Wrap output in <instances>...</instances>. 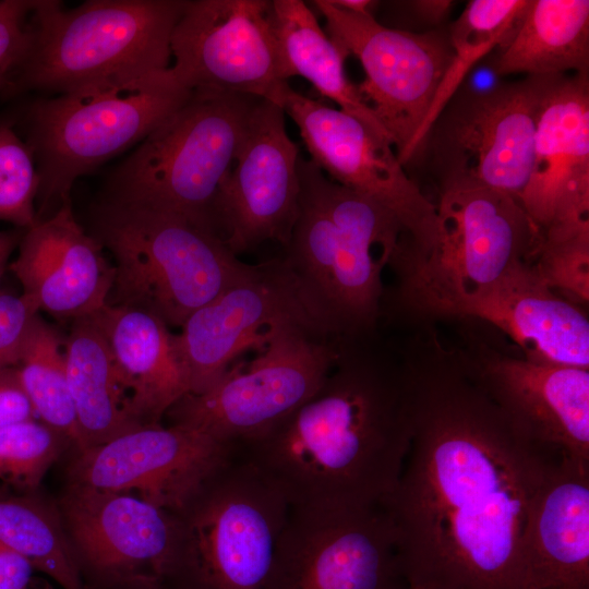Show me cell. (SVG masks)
<instances>
[{
	"mask_svg": "<svg viewBox=\"0 0 589 589\" xmlns=\"http://www.w3.org/2000/svg\"><path fill=\"white\" fill-rule=\"evenodd\" d=\"M497 75L588 74L589 1L529 0L510 37L500 47Z\"/></svg>",
	"mask_w": 589,
	"mask_h": 589,
	"instance_id": "27",
	"label": "cell"
},
{
	"mask_svg": "<svg viewBox=\"0 0 589 589\" xmlns=\"http://www.w3.org/2000/svg\"><path fill=\"white\" fill-rule=\"evenodd\" d=\"M64 435L36 419L0 429V479L35 489L60 455Z\"/></svg>",
	"mask_w": 589,
	"mask_h": 589,
	"instance_id": "32",
	"label": "cell"
},
{
	"mask_svg": "<svg viewBox=\"0 0 589 589\" xmlns=\"http://www.w3.org/2000/svg\"><path fill=\"white\" fill-rule=\"evenodd\" d=\"M288 323L326 333L306 309L283 259L252 265L243 278L194 311L180 333L173 334L188 394L207 390L242 352L257 349L275 328Z\"/></svg>",
	"mask_w": 589,
	"mask_h": 589,
	"instance_id": "17",
	"label": "cell"
},
{
	"mask_svg": "<svg viewBox=\"0 0 589 589\" xmlns=\"http://www.w3.org/2000/svg\"><path fill=\"white\" fill-rule=\"evenodd\" d=\"M272 17L290 77H304L339 110L390 142L357 85L348 80L344 67L347 56L321 27L310 7L301 0H272Z\"/></svg>",
	"mask_w": 589,
	"mask_h": 589,
	"instance_id": "28",
	"label": "cell"
},
{
	"mask_svg": "<svg viewBox=\"0 0 589 589\" xmlns=\"http://www.w3.org/2000/svg\"><path fill=\"white\" fill-rule=\"evenodd\" d=\"M256 350L207 390L184 395L166 413L170 424L230 445L261 436L320 388L336 356V338L312 325L288 323Z\"/></svg>",
	"mask_w": 589,
	"mask_h": 589,
	"instance_id": "10",
	"label": "cell"
},
{
	"mask_svg": "<svg viewBox=\"0 0 589 589\" xmlns=\"http://www.w3.org/2000/svg\"><path fill=\"white\" fill-rule=\"evenodd\" d=\"M24 229L0 230V284L9 267V260L22 240Z\"/></svg>",
	"mask_w": 589,
	"mask_h": 589,
	"instance_id": "40",
	"label": "cell"
},
{
	"mask_svg": "<svg viewBox=\"0 0 589 589\" xmlns=\"http://www.w3.org/2000/svg\"><path fill=\"white\" fill-rule=\"evenodd\" d=\"M170 70L187 88L281 105L290 87L269 0H187L171 36Z\"/></svg>",
	"mask_w": 589,
	"mask_h": 589,
	"instance_id": "13",
	"label": "cell"
},
{
	"mask_svg": "<svg viewBox=\"0 0 589 589\" xmlns=\"http://www.w3.org/2000/svg\"><path fill=\"white\" fill-rule=\"evenodd\" d=\"M67 377L81 448L101 445L143 424L109 345L91 316L73 321L64 341Z\"/></svg>",
	"mask_w": 589,
	"mask_h": 589,
	"instance_id": "26",
	"label": "cell"
},
{
	"mask_svg": "<svg viewBox=\"0 0 589 589\" xmlns=\"http://www.w3.org/2000/svg\"><path fill=\"white\" fill-rule=\"evenodd\" d=\"M187 0H35L27 51L0 92L56 95L157 75Z\"/></svg>",
	"mask_w": 589,
	"mask_h": 589,
	"instance_id": "4",
	"label": "cell"
},
{
	"mask_svg": "<svg viewBox=\"0 0 589 589\" xmlns=\"http://www.w3.org/2000/svg\"><path fill=\"white\" fill-rule=\"evenodd\" d=\"M518 202L542 232L589 230V77H553L536 125L533 160Z\"/></svg>",
	"mask_w": 589,
	"mask_h": 589,
	"instance_id": "21",
	"label": "cell"
},
{
	"mask_svg": "<svg viewBox=\"0 0 589 589\" xmlns=\"http://www.w3.org/2000/svg\"><path fill=\"white\" fill-rule=\"evenodd\" d=\"M259 99L193 89L113 170L105 197L173 213L220 237L218 196Z\"/></svg>",
	"mask_w": 589,
	"mask_h": 589,
	"instance_id": "7",
	"label": "cell"
},
{
	"mask_svg": "<svg viewBox=\"0 0 589 589\" xmlns=\"http://www.w3.org/2000/svg\"><path fill=\"white\" fill-rule=\"evenodd\" d=\"M39 175L31 146L9 124H0V220L28 229L38 221Z\"/></svg>",
	"mask_w": 589,
	"mask_h": 589,
	"instance_id": "33",
	"label": "cell"
},
{
	"mask_svg": "<svg viewBox=\"0 0 589 589\" xmlns=\"http://www.w3.org/2000/svg\"><path fill=\"white\" fill-rule=\"evenodd\" d=\"M324 17L326 34L361 63L358 92L389 135L404 166L453 59L448 34L387 27L374 15L342 10L329 0L310 2Z\"/></svg>",
	"mask_w": 589,
	"mask_h": 589,
	"instance_id": "12",
	"label": "cell"
},
{
	"mask_svg": "<svg viewBox=\"0 0 589 589\" xmlns=\"http://www.w3.org/2000/svg\"><path fill=\"white\" fill-rule=\"evenodd\" d=\"M410 444L383 501L407 588L527 589L521 539L563 458L521 436L431 325L404 346Z\"/></svg>",
	"mask_w": 589,
	"mask_h": 589,
	"instance_id": "1",
	"label": "cell"
},
{
	"mask_svg": "<svg viewBox=\"0 0 589 589\" xmlns=\"http://www.w3.org/2000/svg\"><path fill=\"white\" fill-rule=\"evenodd\" d=\"M59 507L72 548L99 576L145 588L171 575L178 545L173 513L133 494L74 485Z\"/></svg>",
	"mask_w": 589,
	"mask_h": 589,
	"instance_id": "20",
	"label": "cell"
},
{
	"mask_svg": "<svg viewBox=\"0 0 589 589\" xmlns=\"http://www.w3.org/2000/svg\"><path fill=\"white\" fill-rule=\"evenodd\" d=\"M553 589H575V588H553Z\"/></svg>",
	"mask_w": 589,
	"mask_h": 589,
	"instance_id": "43",
	"label": "cell"
},
{
	"mask_svg": "<svg viewBox=\"0 0 589 589\" xmlns=\"http://www.w3.org/2000/svg\"><path fill=\"white\" fill-rule=\"evenodd\" d=\"M285 111L260 98L233 167L220 190L216 218L220 237L236 255L274 240L286 247L299 211L298 145Z\"/></svg>",
	"mask_w": 589,
	"mask_h": 589,
	"instance_id": "19",
	"label": "cell"
},
{
	"mask_svg": "<svg viewBox=\"0 0 589 589\" xmlns=\"http://www.w3.org/2000/svg\"><path fill=\"white\" fill-rule=\"evenodd\" d=\"M554 76L458 89L422 145L441 190L479 187L518 201L532 167L539 110Z\"/></svg>",
	"mask_w": 589,
	"mask_h": 589,
	"instance_id": "11",
	"label": "cell"
},
{
	"mask_svg": "<svg viewBox=\"0 0 589 589\" xmlns=\"http://www.w3.org/2000/svg\"><path fill=\"white\" fill-rule=\"evenodd\" d=\"M37 419L21 385L15 366L0 371V429L9 424Z\"/></svg>",
	"mask_w": 589,
	"mask_h": 589,
	"instance_id": "37",
	"label": "cell"
},
{
	"mask_svg": "<svg viewBox=\"0 0 589 589\" xmlns=\"http://www.w3.org/2000/svg\"><path fill=\"white\" fill-rule=\"evenodd\" d=\"M408 5L420 19L436 24L444 19L453 2L447 0H419L410 1Z\"/></svg>",
	"mask_w": 589,
	"mask_h": 589,
	"instance_id": "39",
	"label": "cell"
},
{
	"mask_svg": "<svg viewBox=\"0 0 589 589\" xmlns=\"http://www.w3.org/2000/svg\"><path fill=\"white\" fill-rule=\"evenodd\" d=\"M528 2L529 0H471L467 3L448 33L453 49L452 62L409 146L404 165L420 153L432 124L459 89L471 68L510 37Z\"/></svg>",
	"mask_w": 589,
	"mask_h": 589,
	"instance_id": "29",
	"label": "cell"
},
{
	"mask_svg": "<svg viewBox=\"0 0 589 589\" xmlns=\"http://www.w3.org/2000/svg\"><path fill=\"white\" fill-rule=\"evenodd\" d=\"M34 4L35 0H0V92L27 51Z\"/></svg>",
	"mask_w": 589,
	"mask_h": 589,
	"instance_id": "35",
	"label": "cell"
},
{
	"mask_svg": "<svg viewBox=\"0 0 589 589\" xmlns=\"http://www.w3.org/2000/svg\"><path fill=\"white\" fill-rule=\"evenodd\" d=\"M374 337L336 338L320 388L266 433L235 445L294 507L382 504L410 444L400 359Z\"/></svg>",
	"mask_w": 589,
	"mask_h": 589,
	"instance_id": "2",
	"label": "cell"
},
{
	"mask_svg": "<svg viewBox=\"0 0 589 589\" xmlns=\"http://www.w3.org/2000/svg\"><path fill=\"white\" fill-rule=\"evenodd\" d=\"M446 317L490 325L528 360L589 369L584 308L552 290L530 260L515 263L488 288L448 305L441 315Z\"/></svg>",
	"mask_w": 589,
	"mask_h": 589,
	"instance_id": "22",
	"label": "cell"
},
{
	"mask_svg": "<svg viewBox=\"0 0 589 589\" xmlns=\"http://www.w3.org/2000/svg\"><path fill=\"white\" fill-rule=\"evenodd\" d=\"M62 346L58 330L37 313L27 327L15 368L36 418L60 432L80 450Z\"/></svg>",
	"mask_w": 589,
	"mask_h": 589,
	"instance_id": "30",
	"label": "cell"
},
{
	"mask_svg": "<svg viewBox=\"0 0 589 589\" xmlns=\"http://www.w3.org/2000/svg\"><path fill=\"white\" fill-rule=\"evenodd\" d=\"M103 250L67 202L24 231L9 268L38 312L74 321L108 302L115 269Z\"/></svg>",
	"mask_w": 589,
	"mask_h": 589,
	"instance_id": "23",
	"label": "cell"
},
{
	"mask_svg": "<svg viewBox=\"0 0 589 589\" xmlns=\"http://www.w3.org/2000/svg\"><path fill=\"white\" fill-rule=\"evenodd\" d=\"M0 542L63 589H85L60 516L29 496H0Z\"/></svg>",
	"mask_w": 589,
	"mask_h": 589,
	"instance_id": "31",
	"label": "cell"
},
{
	"mask_svg": "<svg viewBox=\"0 0 589 589\" xmlns=\"http://www.w3.org/2000/svg\"><path fill=\"white\" fill-rule=\"evenodd\" d=\"M113 256L109 304L146 311L181 327L252 265L215 232L173 213L103 197L92 231Z\"/></svg>",
	"mask_w": 589,
	"mask_h": 589,
	"instance_id": "5",
	"label": "cell"
},
{
	"mask_svg": "<svg viewBox=\"0 0 589 589\" xmlns=\"http://www.w3.org/2000/svg\"><path fill=\"white\" fill-rule=\"evenodd\" d=\"M527 589H589V464L563 458L536 494L521 539Z\"/></svg>",
	"mask_w": 589,
	"mask_h": 589,
	"instance_id": "24",
	"label": "cell"
},
{
	"mask_svg": "<svg viewBox=\"0 0 589 589\" xmlns=\"http://www.w3.org/2000/svg\"><path fill=\"white\" fill-rule=\"evenodd\" d=\"M36 306L23 294L0 293V371L15 366Z\"/></svg>",
	"mask_w": 589,
	"mask_h": 589,
	"instance_id": "36",
	"label": "cell"
},
{
	"mask_svg": "<svg viewBox=\"0 0 589 589\" xmlns=\"http://www.w3.org/2000/svg\"><path fill=\"white\" fill-rule=\"evenodd\" d=\"M143 589H159L157 585H153V586H149V587H145Z\"/></svg>",
	"mask_w": 589,
	"mask_h": 589,
	"instance_id": "42",
	"label": "cell"
},
{
	"mask_svg": "<svg viewBox=\"0 0 589 589\" xmlns=\"http://www.w3.org/2000/svg\"><path fill=\"white\" fill-rule=\"evenodd\" d=\"M290 505L232 447L187 505L173 513L178 545L170 576L192 589H265Z\"/></svg>",
	"mask_w": 589,
	"mask_h": 589,
	"instance_id": "9",
	"label": "cell"
},
{
	"mask_svg": "<svg viewBox=\"0 0 589 589\" xmlns=\"http://www.w3.org/2000/svg\"><path fill=\"white\" fill-rule=\"evenodd\" d=\"M232 447L188 426L147 424L79 452L69 479L74 486L133 494L177 513Z\"/></svg>",
	"mask_w": 589,
	"mask_h": 589,
	"instance_id": "18",
	"label": "cell"
},
{
	"mask_svg": "<svg viewBox=\"0 0 589 589\" xmlns=\"http://www.w3.org/2000/svg\"><path fill=\"white\" fill-rule=\"evenodd\" d=\"M34 569L26 557L0 542V589H27Z\"/></svg>",
	"mask_w": 589,
	"mask_h": 589,
	"instance_id": "38",
	"label": "cell"
},
{
	"mask_svg": "<svg viewBox=\"0 0 589 589\" xmlns=\"http://www.w3.org/2000/svg\"><path fill=\"white\" fill-rule=\"evenodd\" d=\"M399 579L395 531L382 504L290 506L265 589H399Z\"/></svg>",
	"mask_w": 589,
	"mask_h": 589,
	"instance_id": "14",
	"label": "cell"
},
{
	"mask_svg": "<svg viewBox=\"0 0 589 589\" xmlns=\"http://www.w3.org/2000/svg\"><path fill=\"white\" fill-rule=\"evenodd\" d=\"M298 171L299 211L283 261L329 336H375L383 272L406 232L387 209L330 180L311 159L300 157Z\"/></svg>",
	"mask_w": 589,
	"mask_h": 589,
	"instance_id": "3",
	"label": "cell"
},
{
	"mask_svg": "<svg viewBox=\"0 0 589 589\" xmlns=\"http://www.w3.org/2000/svg\"><path fill=\"white\" fill-rule=\"evenodd\" d=\"M532 263L543 281L568 301L589 302V237L540 243Z\"/></svg>",
	"mask_w": 589,
	"mask_h": 589,
	"instance_id": "34",
	"label": "cell"
},
{
	"mask_svg": "<svg viewBox=\"0 0 589 589\" xmlns=\"http://www.w3.org/2000/svg\"><path fill=\"white\" fill-rule=\"evenodd\" d=\"M437 233L423 252L404 239L389 266L397 276L395 310L417 324L440 320L455 301L492 284L515 263L530 260L541 231L519 202L479 187L441 190Z\"/></svg>",
	"mask_w": 589,
	"mask_h": 589,
	"instance_id": "6",
	"label": "cell"
},
{
	"mask_svg": "<svg viewBox=\"0 0 589 589\" xmlns=\"http://www.w3.org/2000/svg\"><path fill=\"white\" fill-rule=\"evenodd\" d=\"M407 589H416V588H407Z\"/></svg>",
	"mask_w": 589,
	"mask_h": 589,
	"instance_id": "44",
	"label": "cell"
},
{
	"mask_svg": "<svg viewBox=\"0 0 589 589\" xmlns=\"http://www.w3.org/2000/svg\"><path fill=\"white\" fill-rule=\"evenodd\" d=\"M334 5L362 15H373L376 1L371 0H329Z\"/></svg>",
	"mask_w": 589,
	"mask_h": 589,
	"instance_id": "41",
	"label": "cell"
},
{
	"mask_svg": "<svg viewBox=\"0 0 589 589\" xmlns=\"http://www.w3.org/2000/svg\"><path fill=\"white\" fill-rule=\"evenodd\" d=\"M191 93L169 69L32 104L25 124L39 175L38 219L71 202L72 187L81 176L141 143Z\"/></svg>",
	"mask_w": 589,
	"mask_h": 589,
	"instance_id": "8",
	"label": "cell"
},
{
	"mask_svg": "<svg viewBox=\"0 0 589 589\" xmlns=\"http://www.w3.org/2000/svg\"><path fill=\"white\" fill-rule=\"evenodd\" d=\"M280 107L297 124L311 160L333 181L387 209L404 228L406 245L429 250L437 208L408 177L392 143L360 120L289 87Z\"/></svg>",
	"mask_w": 589,
	"mask_h": 589,
	"instance_id": "16",
	"label": "cell"
},
{
	"mask_svg": "<svg viewBox=\"0 0 589 589\" xmlns=\"http://www.w3.org/2000/svg\"><path fill=\"white\" fill-rule=\"evenodd\" d=\"M455 348L521 436L557 457L589 464V369L528 360L470 326Z\"/></svg>",
	"mask_w": 589,
	"mask_h": 589,
	"instance_id": "15",
	"label": "cell"
},
{
	"mask_svg": "<svg viewBox=\"0 0 589 589\" xmlns=\"http://www.w3.org/2000/svg\"><path fill=\"white\" fill-rule=\"evenodd\" d=\"M104 334L143 425L158 424L189 393L173 334L146 311L106 303L89 315Z\"/></svg>",
	"mask_w": 589,
	"mask_h": 589,
	"instance_id": "25",
	"label": "cell"
}]
</instances>
